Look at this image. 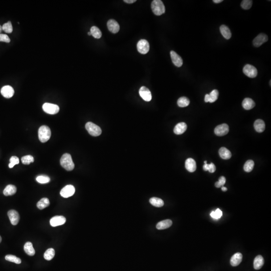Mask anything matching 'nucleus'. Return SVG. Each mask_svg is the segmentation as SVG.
Returning a JSON list of instances; mask_svg holds the SVG:
<instances>
[{"label": "nucleus", "instance_id": "f257e3e1", "mask_svg": "<svg viewBox=\"0 0 271 271\" xmlns=\"http://www.w3.org/2000/svg\"><path fill=\"white\" fill-rule=\"evenodd\" d=\"M60 164L63 168L69 171L72 170L74 168V163L69 154L65 153L62 155L60 159Z\"/></svg>", "mask_w": 271, "mask_h": 271}, {"label": "nucleus", "instance_id": "f03ea898", "mask_svg": "<svg viewBox=\"0 0 271 271\" xmlns=\"http://www.w3.org/2000/svg\"><path fill=\"white\" fill-rule=\"evenodd\" d=\"M151 9L154 14L160 16L165 12V7L161 0H154L151 4Z\"/></svg>", "mask_w": 271, "mask_h": 271}, {"label": "nucleus", "instance_id": "7ed1b4c3", "mask_svg": "<svg viewBox=\"0 0 271 271\" xmlns=\"http://www.w3.org/2000/svg\"><path fill=\"white\" fill-rule=\"evenodd\" d=\"M51 132L50 129L47 126L40 127L38 130V137L42 143H45L49 140L51 137Z\"/></svg>", "mask_w": 271, "mask_h": 271}, {"label": "nucleus", "instance_id": "20e7f679", "mask_svg": "<svg viewBox=\"0 0 271 271\" xmlns=\"http://www.w3.org/2000/svg\"><path fill=\"white\" fill-rule=\"evenodd\" d=\"M85 129L92 136L97 137L102 134V129L99 126L92 122H88L85 125Z\"/></svg>", "mask_w": 271, "mask_h": 271}, {"label": "nucleus", "instance_id": "39448f33", "mask_svg": "<svg viewBox=\"0 0 271 271\" xmlns=\"http://www.w3.org/2000/svg\"><path fill=\"white\" fill-rule=\"evenodd\" d=\"M43 110L47 114L55 115L59 111V107L57 105L50 103H45L42 106Z\"/></svg>", "mask_w": 271, "mask_h": 271}, {"label": "nucleus", "instance_id": "423d86ee", "mask_svg": "<svg viewBox=\"0 0 271 271\" xmlns=\"http://www.w3.org/2000/svg\"><path fill=\"white\" fill-rule=\"evenodd\" d=\"M243 72L246 76L250 78H255L257 76L258 70L255 66L247 64L243 68Z\"/></svg>", "mask_w": 271, "mask_h": 271}, {"label": "nucleus", "instance_id": "0eeeda50", "mask_svg": "<svg viewBox=\"0 0 271 271\" xmlns=\"http://www.w3.org/2000/svg\"><path fill=\"white\" fill-rule=\"evenodd\" d=\"M137 49L139 53L142 54H147L149 51V43L145 39H141L138 42Z\"/></svg>", "mask_w": 271, "mask_h": 271}, {"label": "nucleus", "instance_id": "6e6552de", "mask_svg": "<svg viewBox=\"0 0 271 271\" xmlns=\"http://www.w3.org/2000/svg\"><path fill=\"white\" fill-rule=\"evenodd\" d=\"M75 191L76 189L73 185H68L61 189L60 193L61 196L64 198H68L74 195Z\"/></svg>", "mask_w": 271, "mask_h": 271}, {"label": "nucleus", "instance_id": "1a4fd4ad", "mask_svg": "<svg viewBox=\"0 0 271 271\" xmlns=\"http://www.w3.org/2000/svg\"><path fill=\"white\" fill-rule=\"evenodd\" d=\"M229 132V127L226 124L218 125L214 129V133L218 136H224L228 134Z\"/></svg>", "mask_w": 271, "mask_h": 271}, {"label": "nucleus", "instance_id": "9d476101", "mask_svg": "<svg viewBox=\"0 0 271 271\" xmlns=\"http://www.w3.org/2000/svg\"><path fill=\"white\" fill-rule=\"evenodd\" d=\"M268 40V37L267 35L264 33H260L254 39L253 42V45L256 47H259L262 44L266 42Z\"/></svg>", "mask_w": 271, "mask_h": 271}, {"label": "nucleus", "instance_id": "9b49d317", "mask_svg": "<svg viewBox=\"0 0 271 271\" xmlns=\"http://www.w3.org/2000/svg\"><path fill=\"white\" fill-rule=\"evenodd\" d=\"M139 94L146 102H150L152 99V94L149 89L145 86H142L139 90Z\"/></svg>", "mask_w": 271, "mask_h": 271}, {"label": "nucleus", "instance_id": "f8f14e48", "mask_svg": "<svg viewBox=\"0 0 271 271\" xmlns=\"http://www.w3.org/2000/svg\"><path fill=\"white\" fill-rule=\"evenodd\" d=\"M66 218L63 216H55L50 221V224L53 227L64 225L66 222Z\"/></svg>", "mask_w": 271, "mask_h": 271}, {"label": "nucleus", "instance_id": "ddd939ff", "mask_svg": "<svg viewBox=\"0 0 271 271\" xmlns=\"http://www.w3.org/2000/svg\"><path fill=\"white\" fill-rule=\"evenodd\" d=\"M8 216L12 225H16L18 224L20 220V216L16 210H9L8 212Z\"/></svg>", "mask_w": 271, "mask_h": 271}, {"label": "nucleus", "instance_id": "4468645a", "mask_svg": "<svg viewBox=\"0 0 271 271\" xmlns=\"http://www.w3.org/2000/svg\"><path fill=\"white\" fill-rule=\"evenodd\" d=\"M107 28L110 32L114 34L118 33L120 29L119 24L114 19H110L108 20L107 23Z\"/></svg>", "mask_w": 271, "mask_h": 271}, {"label": "nucleus", "instance_id": "2eb2a0df", "mask_svg": "<svg viewBox=\"0 0 271 271\" xmlns=\"http://www.w3.org/2000/svg\"><path fill=\"white\" fill-rule=\"evenodd\" d=\"M14 93L13 88L10 85L3 86L1 90L2 95L7 98H12L14 94Z\"/></svg>", "mask_w": 271, "mask_h": 271}, {"label": "nucleus", "instance_id": "dca6fc26", "mask_svg": "<svg viewBox=\"0 0 271 271\" xmlns=\"http://www.w3.org/2000/svg\"><path fill=\"white\" fill-rule=\"evenodd\" d=\"M170 56L172 62L175 66L179 68L182 65V59L174 51H171L170 52Z\"/></svg>", "mask_w": 271, "mask_h": 271}, {"label": "nucleus", "instance_id": "f3484780", "mask_svg": "<svg viewBox=\"0 0 271 271\" xmlns=\"http://www.w3.org/2000/svg\"><path fill=\"white\" fill-rule=\"evenodd\" d=\"M242 254L240 253H236L231 257L230 259V264L233 267L238 266L242 262Z\"/></svg>", "mask_w": 271, "mask_h": 271}, {"label": "nucleus", "instance_id": "a211bd4d", "mask_svg": "<svg viewBox=\"0 0 271 271\" xmlns=\"http://www.w3.org/2000/svg\"><path fill=\"white\" fill-rule=\"evenodd\" d=\"M185 168L190 172H194L196 169V162L192 158H188L185 161Z\"/></svg>", "mask_w": 271, "mask_h": 271}, {"label": "nucleus", "instance_id": "6ab92c4d", "mask_svg": "<svg viewBox=\"0 0 271 271\" xmlns=\"http://www.w3.org/2000/svg\"><path fill=\"white\" fill-rule=\"evenodd\" d=\"M186 130V124L185 123L182 122L176 125L174 129V132L176 135H181L184 133Z\"/></svg>", "mask_w": 271, "mask_h": 271}, {"label": "nucleus", "instance_id": "aec40b11", "mask_svg": "<svg viewBox=\"0 0 271 271\" xmlns=\"http://www.w3.org/2000/svg\"><path fill=\"white\" fill-rule=\"evenodd\" d=\"M172 225V221L170 220H166L161 221L156 225V228L159 230H162L170 228Z\"/></svg>", "mask_w": 271, "mask_h": 271}, {"label": "nucleus", "instance_id": "412c9836", "mask_svg": "<svg viewBox=\"0 0 271 271\" xmlns=\"http://www.w3.org/2000/svg\"><path fill=\"white\" fill-rule=\"evenodd\" d=\"M243 107L246 110H251L255 106V103L253 99L250 98H246L242 103Z\"/></svg>", "mask_w": 271, "mask_h": 271}, {"label": "nucleus", "instance_id": "4be33fe9", "mask_svg": "<svg viewBox=\"0 0 271 271\" xmlns=\"http://www.w3.org/2000/svg\"><path fill=\"white\" fill-rule=\"evenodd\" d=\"M254 128L258 133L263 132L265 129V124L263 120L258 119L254 123Z\"/></svg>", "mask_w": 271, "mask_h": 271}, {"label": "nucleus", "instance_id": "5701e85b", "mask_svg": "<svg viewBox=\"0 0 271 271\" xmlns=\"http://www.w3.org/2000/svg\"><path fill=\"white\" fill-rule=\"evenodd\" d=\"M264 264V259L262 256L259 255L254 260V267L255 270H259Z\"/></svg>", "mask_w": 271, "mask_h": 271}, {"label": "nucleus", "instance_id": "b1692460", "mask_svg": "<svg viewBox=\"0 0 271 271\" xmlns=\"http://www.w3.org/2000/svg\"><path fill=\"white\" fill-rule=\"evenodd\" d=\"M219 154L220 157L225 160L230 159L231 157V152L225 147H221L220 148L219 150Z\"/></svg>", "mask_w": 271, "mask_h": 271}, {"label": "nucleus", "instance_id": "393cba45", "mask_svg": "<svg viewBox=\"0 0 271 271\" xmlns=\"http://www.w3.org/2000/svg\"><path fill=\"white\" fill-rule=\"evenodd\" d=\"M220 32L223 37L226 39H229L231 37V33L229 27L225 25L220 27Z\"/></svg>", "mask_w": 271, "mask_h": 271}, {"label": "nucleus", "instance_id": "a878e982", "mask_svg": "<svg viewBox=\"0 0 271 271\" xmlns=\"http://www.w3.org/2000/svg\"><path fill=\"white\" fill-rule=\"evenodd\" d=\"M16 191H17L16 187L15 185L10 184L6 187L4 189L3 193L4 195L7 196H11L15 195L16 193Z\"/></svg>", "mask_w": 271, "mask_h": 271}, {"label": "nucleus", "instance_id": "bb28decb", "mask_svg": "<svg viewBox=\"0 0 271 271\" xmlns=\"http://www.w3.org/2000/svg\"><path fill=\"white\" fill-rule=\"evenodd\" d=\"M24 251L28 255L33 256L35 254V251L31 242H27L25 244L24 247Z\"/></svg>", "mask_w": 271, "mask_h": 271}, {"label": "nucleus", "instance_id": "cd10ccee", "mask_svg": "<svg viewBox=\"0 0 271 271\" xmlns=\"http://www.w3.org/2000/svg\"><path fill=\"white\" fill-rule=\"evenodd\" d=\"M150 203L153 205L154 206L157 208H161L162 207L164 204V201L161 199H159L157 197H152L150 199Z\"/></svg>", "mask_w": 271, "mask_h": 271}, {"label": "nucleus", "instance_id": "c85d7f7f", "mask_svg": "<svg viewBox=\"0 0 271 271\" xmlns=\"http://www.w3.org/2000/svg\"><path fill=\"white\" fill-rule=\"evenodd\" d=\"M50 205V201L47 198H43L37 204V207L39 209H43Z\"/></svg>", "mask_w": 271, "mask_h": 271}, {"label": "nucleus", "instance_id": "c756f323", "mask_svg": "<svg viewBox=\"0 0 271 271\" xmlns=\"http://www.w3.org/2000/svg\"><path fill=\"white\" fill-rule=\"evenodd\" d=\"M90 33L93 37L96 39L101 38L102 33L100 29L96 26H93L90 28Z\"/></svg>", "mask_w": 271, "mask_h": 271}, {"label": "nucleus", "instance_id": "7c9ffc66", "mask_svg": "<svg viewBox=\"0 0 271 271\" xmlns=\"http://www.w3.org/2000/svg\"><path fill=\"white\" fill-rule=\"evenodd\" d=\"M190 103V101L186 97H181L177 101V105L181 107H186Z\"/></svg>", "mask_w": 271, "mask_h": 271}, {"label": "nucleus", "instance_id": "2f4dec72", "mask_svg": "<svg viewBox=\"0 0 271 271\" xmlns=\"http://www.w3.org/2000/svg\"><path fill=\"white\" fill-rule=\"evenodd\" d=\"M55 256V250L53 248L48 249L44 254V258L47 260H51Z\"/></svg>", "mask_w": 271, "mask_h": 271}, {"label": "nucleus", "instance_id": "473e14b6", "mask_svg": "<svg viewBox=\"0 0 271 271\" xmlns=\"http://www.w3.org/2000/svg\"><path fill=\"white\" fill-rule=\"evenodd\" d=\"M254 164L255 163L253 160H247V161L245 163L243 166V169L247 172H251L254 169Z\"/></svg>", "mask_w": 271, "mask_h": 271}, {"label": "nucleus", "instance_id": "72a5a7b5", "mask_svg": "<svg viewBox=\"0 0 271 271\" xmlns=\"http://www.w3.org/2000/svg\"><path fill=\"white\" fill-rule=\"evenodd\" d=\"M5 259L9 262H13L17 264H20L21 263V260L20 258H18L15 256L8 255L6 256Z\"/></svg>", "mask_w": 271, "mask_h": 271}, {"label": "nucleus", "instance_id": "f704fd0d", "mask_svg": "<svg viewBox=\"0 0 271 271\" xmlns=\"http://www.w3.org/2000/svg\"><path fill=\"white\" fill-rule=\"evenodd\" d=\"M21 161L23 164L24 165H29L31 163L34 161V159L31 155H26L22 157Z\"/></svg>", "mask_w": 271, "mask_h": 271}, {"label": "nucleus", "instance_id": "c9c22d12", "mask_svg": "<svg viewBox=\"0 0 271 271\" xmlns=\"http://www.w3.org/2000/svg\"><path fill=\"white\" fill-rule=\"evenodd\" d=\"M218 90H214L210 93L209 95V103H212L216 101L218 98Z\"/></svg>", "mask_w": 271, "mask_h": 271}, {"label": "nucleus", "instance_id": "e433bc0d", "mask_svg": "<svg viewBox=\"0 0 271 271\" xmlns=\"http://www.w3.org/2000/svg\"><path fill=\"white\" fill-rule=\"evenodd\" d=\"M36 181L41 184H45L49 182L50 178L48 176L45 175H40L36 178Z\"/></svg>", "mask_w": 271, "mask_h": 271}, {"label": "nucleus", "instance_id": "4c0bfd02", "mask_svg": "<svg viewBox=\"0 0 271 271\" xmlns=\"http://www.w3.org/2000/svg\"><path fill=\"white\" fill-rule=\"evenodd\" d=\"M2 29L4 32L7 33H11L13 31V27L11 22L9 21L7 23H5L2 26Z\"/></svg>", "mask_w": 271, "mask_h": 271}, {"label": "nucleus", "instance_id": "58836bf2", "mask_svg": "<svg viewBox=\"0 0 271 271\" xmlns=\"http://www.w3.org/2000/svg\"><path fill=\"white\" fill-rule=\"evenodd\" d=\"M253 1L251 0H243L241 3V7L245 10H249L251 8Z\"/></svg>", "mask_w": 271, "mask_h": 271}, {"label": "nucleus", "instance_id": "ea45409f", "mask_svg": "<svg viewBox=\"0 0 271 271\" xmlns=\"http://www.w3.org/2000/svg\"><path fill=\"white\" fill-rule=\"evenodd\" d=\"M222 212L221 210H220L219 208H217L215 212H212L210 213V216L214 218V219H219L221 218V217L222 216Z\"/></svg>", "mask_w": 271, "mask_h": 271}, {"label": "nucleus", "instance_id": "a19ab883", "mask_svg": "<svg viewBox=\"0 0 271 271\" xmlns=\"http://www.w3.org/2000/svg\"><path fill=\"white\" fill-rule=\"evenodd\" d=\"M10 163L9 164V167L10 168H12L16 165H17L19 163V159L16 156H12L10 159Z\"/></svg>", "mask_w": 271, "mask_h": 271}, {"label": "nucleus", "instance_id": "79ce46f5", "mask_svg": "<svg viewBox=\"0 0 271 271\" xmlns=\"http://www.w3.org/2000/svg\"><path fill=\"white\" fill-rule=\"evenodd\" d=\"M226 182V179L224 176H221L219 178L218 181L215 183V186L217 188H220L221 187L224 186L225 183Z\"/></svg>", "mask_w": 271, "mask_h": 271}, {"label": "nucleus", "instance_id": "37998d69", "mask_svg": "<svg viewBox=\"0 0 271 271\" xmlns=\"http://www.w3.org/2000/svg\"><path fill=\"white\" fill-rule=\"evenodd\" d=\"M11 40L9 36L6 34H0V41L4 42L9 43Z\"/></svg>", "mask_w": 271, "mask_h": 271}, {"label": "nucleus", "instance_id": "c03bdc74", "mask_svg": "<svg viewBox=\"0 0 271 271\" xmlns=\"http://www.w3.org/2000/svg\"><path fill=\"white\" fill-rule=\"evenodd\" d=\"M216 170V166L214 165V164L212 163H211L210 164H209V169H208V171H209L210 173H214Z\"/></svg>", "mask_w": 271, "mask_h": 271}, {"label": "nucleus", "instance_id": "a18cd8bd", "mask_svg": "<svg viewBox=\"0 0 271 271\" xmlns=\"http://www.w3.org/2000/svg\"><path fill=\"white\" fill-rule=\"evenodd\" d=\"M209 168V164H208V163H207V161H204V164L203 166V168L204 170L205 171H208Z\"/></svg>", "mask_w": 271, "mask_h": 271}, {"label": "nucleus", "instance_id": "49530a36", "mask_svg": "<svg viewBox=\"0 0 271 271\" xmlns=\"http://www.w3.org/2000/svg\"><path fill=\"white\" fill-rule=\"evenodd\" d=\"M124 1L128 4H132V3H134L135 2H136V0H124Z\"/></svg>", "mask_w": 271, "mask_h": 271}, {"label": "nucleus", "instance_id": "de8ad7c7", "mask_svg": "<svg viewBox=\"0 0 271 271\" xmlns=\"http://www.w3.org/2000/svg\"><path fill=\"white\" fill-rule=\"evenodd\" d=\"M204 101L206 103L209 102V95L208 94H206L204 98Z\"/></svg>", "mask_w": 271, "mask_h": 271}, {"label": "nucleus", "instance_id": "09e8293b", "mask_svg": "<svg viewBox=\"0 0 271 271\" xmlns=\"http://www.w3.org/2000/svg\"><path fill=\"white\" fill-rule=\"evenodd\" d=\"M222 1H223L222 0H213V1L214 3H216V4L221 3V2H222Z\"/></svg>", "mask_w": 271, "mask_h": 271}, {"label": "nucleus", "instance_id": "8fccbe9b", "mask_svg": "<svg viewBox=\"0 0 271 271\" xmlns=\"http://www.w3.org/2000/svg\"><path fill=\"white\" fill-rule=\"evenodd\" d=\"M221 190H222L223 191H226L228 190L227 188L226 187H225L222 186L221 187Z\"/></svg>", "mask_w": 271, "mask_h": 271}, {"label": "nucleus", "instance_id": "3c124183", "mask_svg": "<svg viewBox=\"0 0 271 271\" xmlns=\"http://www.w3.org/2000/svg\"><path fill=\"white\" fill-rule=\"evenodd\" d=\"M2 30H3V29H2V26H1L0 25V34H1V33Z\"/></svg>", "mask_w": 271, "mask_h": 271}, {"label": "nucleus", "instance_id": "603ef678", "mask_svg": "<svg viewBox=\"0 0 271 271\" xmlns=\"http://www.w3.org/2000/svg\"><path fill=\"white\" fill-rule=\"evenodd\" d=\"M1 242H2V238H1V236H0V243H1Z\"/></svg>", "mask_w": 271, "mask_h": 271}, {"label": "nucleus", "instance_id": "864d4df0", "mask_svg": "<svg viewBox=\"0 0 271 271\" xmlns=\"http://www.w3.org/2000/svg\"><path fill=\"white\" fill-rule=\"evenodd\" d=\"M88 35H90H90H91V33H90V32H89V33H88Z\"/></svg>", "mask_w": 271, "mask_h": 271}]
</instances>
